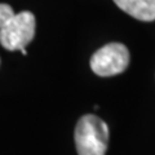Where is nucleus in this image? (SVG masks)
<instances>
[{
    "instance_id": "f03ea898",
    "label": "nucleus",
    "mask_w": 155,
    "mask_h": 155,
    "mask_svg": "<svg viewBox=\"0 0 155 155\" xmlns=\"http://www.w3.org/2000/svg\"><path fill=\"white\" fill-rule=\"evenodd\" d=\"M36 21L28 11L17 13L0 28V44L8 51H22L35 36Z\"/></svg>"
},
{
    "instance_id": "7ed1b4c3",
    "label": "nucleus",
    "mask_w": 155,
    "mask_h": 155,
    "mask_svg": "<svg viewBox=\"0 0 155 155\" xmlns=\"http://www.w3.org/2000/svg\"><path fill=\"white\" fill-rule=\"evenodd\" d=\"M129 65V52L120 43H110L100 48L91 58V69L98 76H114Z\"/></svg>"
},
{
    "instance_id": "20e7f679",
    "label": "nucleus",
    "mask_w": 155,
    "mask_h": 155,
    "mask_svg": "<svg viewBox=\"0 0 155 155\" xmlns=\"http://www.w3.org/2000/svg\"><path fill=\"white\" fill-rule=\"evenodd\" d=\"M114 3L136 19L155 21V0H114Z\"/></svg>"
},
{
    "instance_id": "423d86ee",
    "label": "nucleus",
    "mask_w": 155,
    "mask_h": 155,
    "mask_svg": "<svg viewBox=\"0 0 155 155\" xmlns=\"http://www.w3.org/2000/svg\"><path fill=\"white\" fill-rule=\"evenodd\" d=\"M21 53H22L23 56H26V54H27V51H26V49H22V51H21Z\"/></svg>"
},
{
    "instance_id": "39448f33",
    "label": "nucleus",
    "mask_w": 155,
    "mask_h": 155,
    "mask_svg": "<svg viewBox=\"0 0 155 155\" xmlns=\"http://www.w3.org/2000/svg\"><path fill=\"white\" fill-rule=\"evenodd\" d=\"M14 16L13 8L9 4H0V28Z\"/></svg>"
},
{
    "instance_id": "f257e3e1",
    "label": "nucleus",
    "mask_w": 155,
    "mask_h": 155,
    "mask_svg": "<svg viewBox=\"0 0 155 155\" xmlns=\"http://www.w3.org/2000/svg\"><path fill=\"white\" fill-rule=\"evenodd\" d=\"M109 127L96 115H84L75 128V146L79 155H105L109 145Z\"/></svg>"
}]
</instances>
